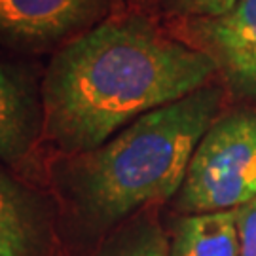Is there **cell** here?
<instances>
[{
  "instance_id": "obj_1",
  "label": "cell",
  "mask_w": 256,
  "mask_h": 256,
  "mask_svg": "<svg viewBox=\"0 0 256 256\" xmlns=\"http://www.w3.org/2000/svg\"><path fill=\"white\" fill-rule=\"evenodd\" d=\"M216 70L207 52L150 16L114 12L46 64L44 146L54 156L99 148L140 116L207 86Z\"/></svg>"
},
{
  "instance_id": "obj_2",
  "label": "cell",
  "mask_w": 256,
  "mask_h": 256,
  "mask_svg": "<svg viewBox=\"0 0 256 256\" xmlns=\"http://www.w3.org/2000/svg\"><path fill=\"white\" fill-rule=\"evenodd\" d=\"M224 93L203 86L152 110L99 148L54 156L48 178L66 226L95 236L180 190L194 150L218 116Z\"/></svg>"
},
{
  "instance_id": "obj_3",
  "label": "cell",
  "mask_w": 256,
  "mask_h": 256,
  "mask_svg": "<svg viewBox=\"0 0 256 256\" xmlns=\"http://www.w3.org/2000/svg\"><path fill=\"white\" fill-rule=\"evenodd\" d=\"M256 198V108L216 118L188 164L176 207L184 212L232 210Z\"/></svg>"
},
{
  "instance_id": "obj_4",
  "label": "cell",
  "mask_w": 256,
  "mask_h": 256,
  "mask_svg": "<svg viewBox=\"0 0 256 256\" xmlns=\"http://www.w3.org/2000/svg\"><path fill=\"white\" fill-rule=\"evenodd\" d=\"M116 0H0V50L55 55L114 14Z\"/></svg>"
},
{
  "instance_id": "obj_5",
  "label": "cell",
  "mask_w": 256,
  "mask_h": 256,
  "mask_svg": "<svg viewBox=\"0 0 256 256\" xmlns=\"http://www.w3.org/2000/svg\"><path fill=\"white\" fill-rule=\"evenodd\" d=\"M44 68L0 50V162L23 167L44 146Z\"/></svg>"
},
{
  "instance_id": "obj_6",
  "label": "cell",
  "mask_w": 256,
  "mask_h": 256,
  "mask_svg": "<svg viewBox=\"0 0 256 256\" xmlns=\"http://www.w3.org/2000/svg\"><path fill=\"white\" fill-rule=\"evenodd\" d=\"M192 28L209 46L207 54L230 86L239 95L256 99V0H239L224 18L196 21Z\"/></svg>"
},
{
  "instance_id": "obj_7",
  "label": "cell",
  "mask_w": 256,
  "mask_h": 256,
  "mask_svg": "<svg viewBox=\"0 0 256 256\" xmlns=\"http://www.w3.org/2000/svg\"><path fill=\"white\" fill-rule=\"evenodd\" d=\"M50 245L46 198L0 167V256H46Z\"/></svg>"
},
{
  "instance_id": "obj_8",
  "label": "cell",
  "mask_w": 256,
  "mask_h": 256,
  "mask_svg": "<svg viewBox=\"0 0 256 256\" xmlns=\"http://www.w3.org/2000/svg\"><path fill=\"white\" fill-rule=\"evenodd\" d=\"M171 256H239L236 210L182 216L174 224Z\"/></svg>"
},
{
  "instance_id": "obj_9",
  "label": "cell",
  "mask_w": 256,
  "mask_h": 256,
  "mask_svg": "<svg viewBox=\"0 0 256 256\" xmlns=\"http://www.w3.org/2000/svg\"><path fill=\"white\" fill-rule=\"evenodd\" d=\"M95 256H171V243L148 207L112 230Z\"/></svg>"
},
{
  "instance_id": "obj_10",
  "label": "cell",
  "mask_w": 256,
  "mask_h": 256,
  "mask_svg": "<svg viewBox=\"0 0 256 256\" xmlns=\"http://www.w3.org/2000/svg\"><path fill=\"white\" fill-rule=\"evenodd\" d=\"M239 0H156L158 8L167 16L198 21L224 18L238 6Z\"/></svg>"
},
{
  "instance_id": "obj_11",
  "label": "cell",
  "mask_w": 256,
  "mask_h": 256,
  "mask_svg": "<svg viewBox=\"0 0 256 256\" xmlns=\"http://www.w3.org/2000/svg\"><path fill=\"white\" fill-rule=\"evenodd\" d=\"M236 210L239 256H256V198Z\"/></svg>"
}]
</instances>
